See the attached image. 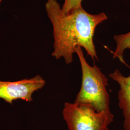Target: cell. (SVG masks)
<instances>
[{"mask_svg": "<svg viewBox=\"0 0 130 130\" xmlns=\"http://www.w3.org/2000/svg\"><path fill=\"white\" fill-rule=\"evenodd\" d=\"M45 9L53 28V56L56 59L63 58L69 64L73 61L76 48L79 46L94 61L98 60L93 39L96 27L107 19L106 14H89L83 7L65 14L57 0H47Z\"/></svg>", "mask_w": 130, "mask_h": 130, "instance_id": "obj_1", "label": "cell"}, {"mask_svg": "<svg viewBox=\"0 0 130 130\" xmlns=\"http://www.w3.org/2000/svg\"><path fill=\"white\" fill-rule=\"evenodd\" d=\"M75 53L81 65L82 83L74 103L89 106L96 111L104 112L113 122L114 116L110 110V98L106 88L108 79L97 66L89 65L81 47L76 48Z\"/></svg>", "mask_w": 130, "mask_h": 130, "instance_id": "obj_2", "label": "cell"}, {"mask_svg": "<svg viewBox=\"0 0 130 130\" xmlns=\"http://www.w3.org/2000/svg\"><path fill=\"white\" fill-rule=\"evenodd\" d=\"M62 114L69 130H109L112 122L105 112L74 103H66Z\"/></svg>", "mask_w": 130, "mask_h": 130, "instance_id": "obj_3", "label": "cell"}, {"mask_svg": "<svg viewBox=\"0 0 130 130\" xmlns=\"http://www.w3.org/2000/svg\"><path fill=\"white\" fill-rule=\"evenodd\" d=\"M45 84V80L38 75L14 82L0 80V98L11 105L19 99L30 102L33 93L42 88Z\"/></svg>", "mask_w": 130, "mask_h": 130, "instance_id": "obj_4", "label": "cell"}, {"mask_svg": "<svg viewBox=\"0 0 130 130\" xmlns=\"http://www.w3.org/2000/svg\"><path fill=\"white\" fill-rule=\"evenodd\" d=\"M109 77L119 85V106L124 119L123 128L124 130H130V75L125 77L116 70L109 74Z\"/></svg>", "mask_w": 130, "mask_h": 130, "instance_id": "obj_5", "label": "cell"}, {"mask_svg": "<svg viewBox=\"0 0 130 130\" xmlns=\"http://www.w3.org/2000/svg\"><path fill=\"white\" fill-rule=\"evenodd\" d=\"M114 39L116 43V48L113 53V58H118L121 62L125 63L123 54L126 49H130V32L115 35Z\"/></svg>", "mask_w": 130, "mask_h": 130, "instance_id": "obj_6", "label": "cell"}, {"mask_svg": "<svg viewBox=\"0 0 130 130\" xmlns=\"http://www.w3.org/2000/svg\"><path fill=\"white\" fill-rule=\"evenodd\" d=\"M83 0H65L64 3L61 8L63 13L68 14L73 10L82 7Z\"/></svg>", "mask_w": 130, "mask_h": 130, "instance_id": "obj_7", "label": "cell"}, {"mask_svg": "<svg viewBox=\"0 0 130 130\" xmlns=\"http://www.w3.org/2000/svg\"><path fill=\"white\" fill-rule=\"evenodd\" d=\"M1 1H2V0H0V2H1Z\"/></svg>", "mask_w": 130, "mask_h": 130, "instance_id": "obj_8", "label": "cell"}]
</instances>
